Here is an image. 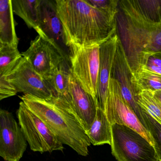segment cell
Wrapping results in <instances>:
<instances>
[{"label": "cell", "instance_id": "6da1fadb", "mask_svg": "<svg viewBox=\"0 0 161 161\" xmlns=\"http://www.w3.org/2000/svg\"><path fill=\"white\" fill-rule=\"evenodd\" d=\"M55 1L68 48L101 44L116 33L117 14L97 9L87 0Z\"/></svg>", "mask_w": 161, "mask_h": 161}, {"label": "cell", "instance_id": "7a4b0ae2", "mask_svg": "<svg viewBox=\"0 0 161 161\" xmlns=\"http://www.w3.org/2000/svg\"><path fill=\"white\" fill-rule=\"evenodd\" d=\"M116 25L117 34L132 73L144 65L148 56L161 53V23L144 17L130 0H119Z\"/></svg>", "mask_w": 161, "mask_h": 161}, {"label": "cell", "instance_id": "3957f363", "mask_svg": "<svg viewBox=\"0 0 161 161\" xmlns=\"http://www.w3.org/2000/svg\"><path fill=\"white\" fill-rule=\"evenodd\" d=\"M28 108L39 117L64 145L78 154H89L91 143L72 104L63 98L50 100L39 98L30 95L19 97Z\"/></svg>", "mask_w": 161, "mask_h": 161}, {"label": "cell", "instance_id": "277c9868", "mask_svg": "<svg viewBox=\"0 0 161 161\" xmlns=\"http://www.w3.org/2000/svg\"><path fill=\"white\" fill-rule=\"evenodd\" d=\"M112 132V153L118 161H160L154 147L136 131L114 124Z\"/></svg>", "mask_w": 161, "mask_h": 161}, {"label": "cell", "instance_id": "5b68a950", "mask_svg": "<svg viewBox=\"0 0 161 161\" xmlns=\"http://www.w3.org/2000/svg\"><path fill=\"white\" fill-rule=\"evenodd\" d=\"M19 126L31 150L43 153L64 151V144L47 124L21 101L17 111Z\"/></svg>", "mask_w": 161, "mask_h": 161}, {"label": "cell", "instance_id": "8992f818", "mask_svg": "<svg viewBox=\"0 0 161 161\" xmlns=\"http://www.w3.org/2000/svg\"><path fill=\"white\" fill-rule=\"evenodd\" d=\"M100 45H71L68 48L71 73L81 87L97 100Z\"/></svg>", "mask_w": 161, "mask_h": 161}, {"label": "cell", "instance_id": "52a82bcc", "mask_svg": "<svg viewBox=\"0 0 161 161\" xmlns=\"http://www.w3.org/2000/svg\"><path fill=\"white\" fill-rule=\"evenodd\" d=\"M105 114L111 124L127 126L144 136L153 147V143L147 129L135 113L124 99L119 84L110 78L105 105Z\"/></svg>", "mask_w": 161, "mask_h": 161}, {"label": "cell", "instance_id": "ba28073f", "mask_svg": "<svg viewBox=\"0 0 161 161\" xmlns=\"http://www.w3.org/2000/svg\"><path fill=\"white\" fill-rule=\"evenodd\" d=\"M27 141L12 113L0 110V156L5 161H19L27 149Z\"/></svg>", "mask_w": 161, "mask_h": 161}, {"label": "cell", "instance_id": "9c48e42d", "mask_svg": "<svg viewBox=\"0 0 161 161\" xmlns=\"http://www.w3.org/2000/svg\"><path fill=\"white\" fill-rule=\"evenodd\" d=\"M18 92L39 98L50 100L54 97L45 80L34 69L29 61L22 57L15 68L3 76Z\"/></svg>", "mask_w": 161, "mask_h": 161}, {"label": "cell", "instance_id": "30bf717a", "mask_svg": "<svg viewBox=\"0 0 161 161\" xmlns=\"http://www.w3.org/2000/svg\"><path fill=\"white\" fill-rule=\"evenodd\" d=\"M36 32L49 42L69 62V51L66 46L62 22L57 14L55 0H40L39 25Z\"/></svg>", "mask_w": 161, "mask_h": 161}, {"label": "cell", "instance_id": "8fae6325", "mask_svg": "<svg viewBox=\"0 0 161 161\" xmlns=\"http://www.w3.org/2000/svg\"><path fill=\"white\" fill-rule=\"evenodd\" d=\"M132 78V71L128 63L123 46L118 37L111 70V78L117 81L125 102L132 109L144 125L142 108L137 103V95L139 92L133 82Z\"/></svg>", "mask_w": 161, "mask_h": 161}, {"label": "cell", "instance_id": "7c38bea8", "mask_svg": "<svg viewBox=\"0 0 161 161\" xmlns=\"http://www.w3.org/2000/svg\"><path fill=\"white\" fill-rule=\"evenodd\" d=\"M21 54L45 80L65 60L53 45L39 35L32 40L29 48Z\"/></svg>", "mask_w": 161, "mask_h": 161}, {"label": "cell", "instance_id": "4fadbf2b", "mask_svg": "<svg viewBox=\"0 0 161 161\" xmlns=\"http://www.w3.org/2000/svg\"><path fill=\"white\" fill-rule=\"evenodd\" d=\"M117 33L102 43L100 47V66L97 82L98 107L105 112L111 70L116 50Z\"/></svg>", "mask_w": 161, "mask_h": 161}, {"label": "cell", "instance_id": "5bb4252c", "mask_svg": "<svg viewBox=\"0 0 161 161\" xmlns=\"http://www.w3.org/2000/svg\"><path fill=\"white\" fill-rule=\"evenodd\" d=\"M69 91L72 106L80 120L86 132L91 128L97 115V102L86 92L70 70Z\"/></svg>", "mask_w": 161, "mask_h": 161}, {"label": "cell", "instance_id": "9a60e30c", "mask_svg": "<svg viewBox=\"0 0 161 161\" xmlns=\"http://www.w3.org/2000/svg\"><path fill=\"white\" fill-rule=\"evenodd\" d=\"M18 37L15 30L12 1H0V43L18 47Z\"/></svg>", "mask_w": 161, "mask_h": 161}, {"label": "cell", "instance_id": "2e32d148", "mask_svg": "<svg viewBox=\"0 0 161 161\" xmlns=\"http://www.w3.org/2000/svg\"><path fill=\"white\" fill-rule=\"evenodd\" d=\"M70 73V66L64 60L45 81L54 97L65 99L72 104L69 91Z\"/></svg>", "mask_w": 161, "mask_h": 161}, {"label": "cell", "instance_id": "e0dca14e", "mask_svg": "<svg viewBox=\"0 0 161 161\" xmlns=\"http://www.w3.org/2000/svg\"><path fill=\"white\" fill-rule=\"evenodd\" d=\"M91 144L94 146L111 145L112 139V124L105 112L98 107L95 120L90 129L86 132Z\"/></svg>", "mask_w": 161, "mask_h": 161}, {"label": "cell", "instance_id": "ac0fdd59", "mask_svg": "<svg viewBox=\"0 0 161 161\" xmlns=\"http://www.w3.org/2000/svg\"><path fill=\"white\" fill-rule=\"evenodd\" d=\"M13 12L21 18L30 29L36 31L39 25L40 0H12Z\"/></svg>", "mask_w": 161, "mask_h": 161}, {"label": "cell", "instance_id": "d6986e66", "mask_svg": "<svg viewBox=\"0 0 161 161\" xmlns=\"http://www.w3.org/2000/svg\"><path fill=\"white\" fill-rule=\"evenodd\" d=\"M133 82L138 92L161 90V75L141 67L133 73Z\"/></svg>", "mask_w": 161, "mask_h": 161}, {"label": "cell", "instance_id": "ffe728a7", "mask_svg": "<svg viewBox=\"0 0 161 161\" xmlns=\"http://www.w3.org/2000/svg\"><path fill=\"white\" fill-rule=\"evenodd\" d=\"M22 58L18 47L0 43V77L7 76Z\"/></svg>", "mask_w": 161, "mask_h": 161}, {"label": "cell", "instance_id": "44dd1931", "mask_svg": "<svg viewBox=\"0 0 161 161\" xmlns=\"http://www.w3.org/2000/svg\"><path fill=\"white\" fill-rule=\"evenodd\" d=\"M134 7L144 17L161 23V0H130Z\"/></svg>", "mask_w": 161, "mask_h": 161}, {"label": "cell", "instance_id": "7402d4cb", "mask_svg": "<svg viewBox=\"0 0 161 161\" xmlns=\"http://www.w3.org/2000/svg\"><path fill=\"white\" fill-rule=\"evenodd\" d=\"M138 105L161 124V104L152 91L144 90L137 95Z\"/></svg>", "mask_w": 161, "mask_h": 161}, {"label": "cell", "instance_id": "603a6c76", "mask_svg": "<svg viewBox=\"0 0 161 161\" xmlns=\"http://www.w3.org/2000/svg\"><path fill=\"white\" fill-rule=\"evenodd\" d=\"M142 118L144 126L150 135L156 154L161 161V124L143 108Z\"/></svg>", "mask_w": 161, "mask_h": 161}, {"label": "cell", "instance_id": "cb8c5ba5", "mask_svg": "<svg viewBox=\"0 0 161 161\" xmlns=\"http://www.w3.org/2000/svg\"><path fill=\"white\" fill-rule=\"evenodd\" d=\"M94 7L110 14H117L119 0H87Z\"/></svg>", "mask_w": 161, "mask_h": 161}, {"label": "cell", "instance_id": "d4e9b609", "mask_svg": "<svg viewBox=\"0 0 161 161\" xmlns=\"http://www.w3.org/2000/svg\"><path fill=\"white\" fill-rule=\"evenodd\" d=\"M142 67L161 75V53H153L148 56Z\"/></svg>", "mask_w": 161, "mask_h": 161}, {"label": "cell", "instance_id": "484cf974", "mask_svg": "<svg viewBox=\"0 0 161 161\" xmlns=\"http://www.w3.org/2000/svg\"><path fill=\"white\" fill-rule=\"evenodd\" d=\"M17 91L14 86L6 80L5 77H0V100L15 96Z\"/></svg>", "mask_w": 161, "mask_h": 161}, {"label": "cell", "instance_id": "4316f807", "mask_svg": "<svg viewBox=\"0 0 161 161\" xmlns=\"http://www.w3.org/2000/svg\"><path fill=\"white\" fill-rule=\"evenodd\" d=\"M153 92V95L154 97L158 100V101L161 104V90H158Z\"/></svg>", "mask_w": 161, "mask_h": 161}]
</instances>
